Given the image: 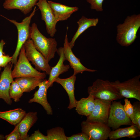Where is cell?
I'll list each match as a JSON object with an SVG mask.
<instances>
[{
    "mask_svg": "<svg viewBox=\"0 0 140 140\" xmlns=\"http://www.w3.org/2000/svg\"><path fill=\"white\" fill-rule=\"evenodd\" d=\"M38 119L36 112H30L26 114L20 122L17 124L21 136V140H28L27 133Z\"/></svg>",
    "mask_w": 140,
    "mask_h": 140,
    "instance_id": "19",
    "label": "cell"
},
{
    "mask_svg": "<svg viewBox=\"0 0 140 140\" xmlns=\"http://www.w3.org/2000/svg\"><path fill=\"white\" fill-rule=\"evenodd\" d=\"M47 134L48 140H67L64 129L60 127L48 130Z\"/></svg>",
    "mask_w": 140,
    "mask_h": 140,
    "instance_id": "25",
    "label": "cell"
},
{
    "mask_svg": "<svg viewBox=\"0 0 140 140\" xmlns=\"http://www.w3.org/2000/svg\"><path fill=\"white\" fill-rule=\"evenodd\" d=\"M132 105L133 112L129 118L132 124L136 125L140 130V101L134 102Z\"/></svg>",
    "mask_w": 140,
    "mask_h": 140,
    "instance_id": "27",
    "label": "cell"
},
{
    "mask_svg": "<svg viewBox=\"0 0 140 140\" xmlns=\"http://www.w3.org/2000/svg\"><path fill=\"white\" fill-rule=\"evenodd\" d=\"M12 60V57H10L9 55H4L0 57V67H5Z\"/></svg>",
    "mask_w": 140,
    "mask_h": 140,
    "instance_id": "33",
    "label": "cell"
},
{
    "mask_svg": "<svg viewBox=\"0 0 140 140\" xmlns=\"http://www.w3.org/2000/svg\"><path fill=\"white\" fill-rule=\"evenodd\" d=\"M124 101L125 103L123 105V109L128 116L130 117L133 112V106L128 98L125 99Z\"/></svg>",
    "mask_w": 140,
    "mask_h": 140,
    "instance_id": "32",
    "label": "cell"
},
{
    "mask_svg": "<svg viewBox=\"0 0 140 140\" xmlns=\"http://www.w3.org/2000/svg\"><path fill=\"white\" fill-rule=\"evenodd\" d=\"M57 52L59 56V59L56 65L51 68L47 80L49 87L52 86L55 80L60 75L67 72L70 67L69 65H65L64 64L66 59L63 47H59Z\"/></svg>",
    "mask_w": 140,
    "mask_h": 140,
    "instance_id": "15",
    "label": "cell"
},
{
    "mask_svg": "<svg viewBox=\"0 0 140 140\" xmlns=\"http://www.w3.org/2000/svg\"><path fill=\"white\" fill-rule=\"evenodd\" d=\"M95 105V99L92 95L89 94L87 98H82L77 101L75 108L78 114L87 116L92 113Z\"/></svg>",
    "mask_w": 140,
    "mask_h": 140,
    "instance_id": "21",
    "label": "cell"
},
{
    "mask_svg": "<svg viewBox=\"0 0 140 140\" xmlns=\"http://www.w3.org/2000/svg\"><path fill=\"white\" fill-rule=\"evenodd\" d=\"M63 48L66 60L69 61L71 68L74 70L73 74L76 75L80 73L82 74L85 71L91 72L97 71L86 67L81 63L80 59L76 57L72 51L67 34L65 35Z\"/></svg>",
    "mask_w": 140,
    "mask_h": 140,
    "instance_id": "12",
    "label": "cell"
},
{
    "mask_svg": "<svg viewBox=\"0 0 140 140\" xmlns=\"http://www.w3.org/2000/svg\"><path fill=\"white\" fill-rule=\"evenodd\" d=\"M99 19L96 18H88L82 16L77 22L78 29L73 36L69 44L72 48L74 46L75 42L79 36L89 27L95 26L97 24Z\"/></svg>",
    "mask_w": 140,
    "mask_h": 140,
    "instance_id": "22",
    "label": "cell"
},
{
    "mask_svg": "<svg viewBox=\"0 0 140 140\" xmlns=\"http://www.w3.org/2000/svg\"><path fill=\"white\" fill-rule=\"evenodd\" d=\"M94 108L90 115L86 116V121L107 124L111 102L95 99Z\"/></svg>",
    "mask_w": 140,
    "mask_h": 140,
    "instance_id": "11",
    "label": "cell"
},
{
    "mask_svg": "<svg viewBox=\"0 0 140 140\" xmlns=\"http://www.w3.org/2000/svg\"><path fill=\"white\" fill-rule=\"evenodd\" d=\"M76 75L73 74L67 78L62 79L58 77L54 82L60 84L65 90L68 95L69 104L67 108L71 110L76 106L77 101L74 94L75 83L76 80Z\"/></svg>",
    "mask_w": 140,
    "mask_h": 140,
    "instance_id": "18",
    "label": "cell"
},
{
    "mask_svg": "<svg viewBox=\"0 0 140 140\" xmlns=\"http://www.w3.org/2000/svg\"><path fill=\"white\" fill-rule=\"evenodd\" d=\"M38 87V89L35 92L33 97L30 99L28 102H35L43 106L47 114L52 115V109L47 98V92L49 88L47 80H44L40 83Z\"/></svg>",
    "mask_w": 140,
    "mask_h": 140,
    "instance_id": "14",
    "label": "cell"
},
{
    "mask_svg": "<svg viewBox=\"0 0 140 140\" xmlns=\"http://www.w3.org/2000/svg\"><path fill=\"white\" fill-rule=\"evenodd\" d=\"M140 130L136 125L132 124L129 127L118 128L111 131L109 138L111 140H115L124 137L135 138L140 136Z\"/></svg>",
    "mask_w": 140,
    "mask_h": 140,
    "instance_id": "20",
    "label": "cell"
},
{
    "mask_svg": "<svg viewBox=\"0 0 140 140\" xmlns=\"http://www.w3.org/2000/svg\"><path fill=\"white\" fill-rule=\"evenodd\" d=\"M140 79L138 75L123 82L117 80L111 83L123 97L134 98L140 101Z\"/></svg>",
    "mask_w": 140,
    "mask_h": 140,
    "instance_id": "6",
    "label": "cell"
},
{
    "mask_svg": "<svg viewBox=\"0 0 140 140\" xmlns=\"http://www.w3.org/2000/svg\"><path fill=\"white\" fill-rule=\"evenodd\" d=\"M18 59L12 71L13 78L23 77H33L44 79L47 74L41 72L34 68L31 65L25 54V47L24 45L22 47Z\"/></svg>",
    "mask_w": 140,
    "mask_h": 140,
    "instance_id": "5",
    "label": "cell"
},
{
    "mask_svg": "<svg viewBox=\"0 0 140 140\" xmlns=\"http://www.w3.org/2000/svg\"><path fill=\"white\" fill-rule=\"evenodd\" d=\"M28 140H48L47 136H45L41 133L39 130L34 131L30 136Z\"/></svg>",
    "mask_w": 140,
    "mask_h": 140,
    "instance_id": "31",
    "label": "cell"
},
{
    "mask_svg": "<svg viewBox=\"0 0 140 140\" xmlns=\"http://www.w3.org/2000/svg\"><path fill=\"white\" fill-rule=\"evenodd\" d=\"M30 39L32 40L36 48L48 62L54 58L58 49L57 43L55 39L47 38L44 36L35 23L30 26Z\"/></svg>",
    "mask_w": 140,
    "mask_h": 140,
    "instance_id": "2",
    "label": "cell"
},
{
    "mask_svg": "<svg viewBox=\"0 0 140 140\" xmlns=\"http://www.w3.org/2000/svg\"><path fill=\"white\" fill-rule=\"evenodd\" d=\"M39 0H5L4 8L8 10L18 9L25 15L29 13Z\"/></svg>",
    "mask_w": 140,
    "mask_h": 140,
    "instance_id": "17",
    "label": "cell"
},
{
    "mask_svg": "<svg viewBox=\"0 0 140 140\" xmlns=\"http://www.w3.org/2000/svg\"><path fill=\"white\" fill-rule=\"evenodd\" d=\"M12 64L10 63L5 67L0 77V99L9 105L12 102L9 95L11 84L13 80L11 75Z\"/></svg>",
    "mask_w": 140,
    "mask_h": 140,
    "instance_id": "13",
    "label": "cell"
},
{
    "mask_svg": "<svg viewBox=\"0 0 140 140\" xmlns=\"http://www.w3.org/2000/svg\"><path fill=\"white\" fill-rule=\"evenodd\" d=\"M106 124L114 130L122 125H132V122L125 113L121 101H112Z\"/></svg>",
    "mask_w": 140,
    "mask_h": 140,
    "instance_id": "7",
    "label": "cell"
},
{
    "mask_svg": "<svg viewBox=\"0 0 140 140\" xmlns=\"http://www.w3.org/2000/svg\"><path fill=\"white\" fill-rule=\"evenodd\" d=\"M87 92L95 99L110 102L123 98L108 80L97 79L91 86L88 87Z\"/></svg>",
    "mask_w": 140,
    "mask_h": 140,
    "instance_id": "3",
    "label": "cell"
},
{
    "mask_svg": "<svg viewBox=\"0 0 140 140\" xmlns=\"http://www.w3.org/2000/svg\"><path fill=\"white\" fill-rule=\"evenodd\" d=\"M81 126L82 132L87 134L90 140H107L111 131L107 124L99 122L83 121Z\"/></svg>",
    "mask_w": 140,
    "mask_h": 140,
    "instance_id": "9",
    "label": "cell"
},
{
    "mask_svg": "<svg viewBox=\"0 0 140 140\" xmlns=\"http://www.w3.org/2000/svg\"><path fill=\"white\" fill-rule=\"evenodd\" d=\"M26 111L21 108L0 112V118L14 125L19 123L26 114Z\"/></svg>",
    "mask_w": 140,
    "mask_h": 140,
    "instance_id": "23",
    "label": "cell"
},
{
    "mask_svg": "<svg viewBox=\"0 0 140 140\" xmlns=\"http://www.w3.org/2000/svg\"><path fill=\"white\" fill-rule=\"evenodd\" d=\"M24 92L15 81H12L9 89V95L11 99L14 100L15 102H18Z\"/></svg>",
    "mask_w": 140,
    "mask_h": 140,
    "instance_id": "26",
    "label": "cell"
},
{
    "mask_svg": "<svg viewBox=\"0 0 140 140\" xmlns=\"http://www.w3.org/2000/svg\"><path fill=\"white\" fill-rule=\"evenodd\" d=\"M5 139L6 140H21V136L17 124L10 134L6 135Z\"/></svg>",
    "mask_w": 140,
    "mask_h": 140,
    "instance_id": "29",
    "label": "cell"
},
{
    "mask_svg": "<svg viewBox=\"0 0 140 140\" xmlns=\"http://www.w3.org/2000/svg\"><path fill=\"white\" fill-rule=\"evenodd\" d=\"M140 27V14L128 16L123 23L116 26L117 43L123 46L131 45L137 38V34Z\"/></svg>",
    "mask_w": 140,
    "mask_h": 140,
    "instance_id": "1",
    "label": "cell"
},
{
    "mask_svg": "<svg viewBox=\"0 0 140 140\" xmlns=\"http://www.w3.org/2000/svg\"><path fill=\"white\" fill-rule=\"evenodd\" d=\"M5 44V42L3 39H2L0 41V57L5 55L3 51L4 47Z\"/></svg>",
    "mask_w": 140,
    "mask_h": 140,
    "instance_id": "34",
    "label": "cell"
},
{
    "mask_svg": "<svg viewBox=\"0 0 140 140\" xmlns=\"http://www.w3.org/2000/svg\"><path fill=\"white\" fill-rule=\"evenodd\" d=\"M67 140H90L89 137L85 133L82 132L74 134L69 137H67Z\"/></svg>",
    "mask_w": 140,
    "mask_h": 140,
    "instance_id": "30",
    "label": "cell"
},
{
    "mask_svg": "<svg viewBox=\"0 0 140 140\" xmlns=\"http://www.w3.org/2000/svg\"><path fill=\"white\" fill-rule=\"evenodd\" d=\"M104 0H86L90 4L91 9L94 10L97 12L103 11L102 4Z\"/></svg>",
    "mask_w": 140,
    "mask_h": 140,
    "instance_id": "28",
    "label": "cell"
},
{
    "mask_svg": "<svg viewBox=\"0 0 140 140\" xmlns=\"http://www.w3.org/2000/svg\"><path fill=\"white\" fill-rule=\"evenodd\" d=\"M36 8H34L29 16L25 18L20 22H19L14 19H9L0 14L3 17L5 18L13 24L16 27L18 34V40L16 47L12 56L11 62L15 66L17 62V58L19 55L21 49L26 41L30 39V24L31 19L34 15Z\"/></svg>",
    "mask_w": 140,
    "mask_h": 140,
    "instance_id": "4",
    "label": "cell"
},
{
    "mask_svg": "<svg viewBox=\"0 0 140 140\" xmlns=\"http://www.w3.org/2000/svg\"><path fill=\"white\" fill-rule=\"evenodd\" d=\"M5 139L4 136L3 135L0 134V140H4Z\"/></svg>",
    "mask_w": 140,
    "mask_h": 140,
    "instance_id": "35",
    "label": "cell"
},
{
    "mask_svg": "<svg viewBox=\"0 0 140 140\" xmlns=\"http://www.w3.org/2000/svg\"><path fill=\"white\" fill-rule=\"evenodd\" d=\"M1 68H0V71L1 70Z\"/></svg>",
    "mask_w": 140,
    "mask_h": 140,
    "instance_id": "36",
    "label": "cell"
},
{
    "mask_svg": "<svg viewBox=\"0 0 140 140\" xmlns=\"http://www.w3.org/2000/svg\"><path fill=\"white\" fill-rule=\"evenodd\" d=\"M44 79L33 77L16 78L15 80L18 83L23 92H30L38 86Z\"/></svg>",
    "mask_w": 140,
    "mask_h": 140,
    "instance_id": "24",
    "label": "cell"
},
{
    "mask_svg": "<svg viewBox=\"0 0 140 140\" xmlns=\"http://www.w3.org/2000/svg\"><path fill=\"white\" fill-rule=\"evenodd\" d=\"M47 2L57 22L67 20L73 13L79 10L77 7L69 6L51 1H48Z\"/></svg>",
    "mask_w": 140,
    "mask_h": 140,
    "instance_id": "16",
    "label": "cell"
},
{
    "mask_svg": "<svg viewBox=\"0 0 140 140\" xmlns=\"http://www.w3.org/2000/svg\"><path fill=\"white\" fill-rule=\"evenodd\" d=\"M36 5L40 10L41 19L45 22L47 33L53 37L57 32L56 21L52 10L47 0H39Z\"/></svg>",
    "mask_w": 140,
    "mask_h": 140,
    "instance_id": "10",
    "label": "cell"
},
{
    "mask_svg": "<svg viewBox=\"0 0 140 140\" xmlns=\"http://www.w3.org/2000/svg\"><path fill=\"white\" fill-rule=\"evenodd\" d=\"M25 54L37 70L42 71L49 75L51 69L48 62L35 47L32 40L29 39L24 43Z\"/></svg>",
    "mask_w": 140,
    "mask_h": 140,
    "instance_id": "8",
    "label": "cell"
}]
</instances>
